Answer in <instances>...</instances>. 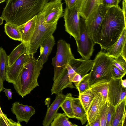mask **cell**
<instances>
[{"label":"cell","mask_w":126,"mask_h":126,"mask_svg":"<svg viewBox=\"0 0 126 126\" xmlns=\"http://www.w3.org/2000/svg\"><path fill=\"white\" fill-rule=\"evenodd\" d=\"M126 28V16L118 5L110 7L98 32L96 44L106 51L117 41Z\"/></svg>","instance_id":"6da1fadb"},{"label":"cell","mask_w":126,"mask_h":126,"mask_svg":"<svg viewBox=\"0 0 126 126\" xmlns=\"http://www.w3.org/2000/svg\"><path fill=\"white\" fill-rule=\"evenodd\" d=\"M49 0H8L1 17L6 23L23 24L41 12Z\"/></svg>","instance_id":"7a4b0ae2"},{"label":"cell","mask_w":126,"mask_h":126,"mask_svg":"<svg viewBox=\"0 0 126 126\" xmlns=\"http://www.w3.org/2000/svg\"><path fill=\"white\" fill-rule=\"evenodd\" d=\"M43 64L41 60L31 55L30 59L13 84L17 93L22 97L39 86L38 79Z\"/></svg>","instance_id":"3957f363"},{"label":"cell","mask_w":126,"mask_h":126,"mask_svg":"<svg viewBox=\"0 0 126 126\" xmlns=\"http://www.w3.org/2000/svg\"><path fill=\"white\" fill-rule=\"evenodd\" d=\"M93 60L92 67L89 73V86L99 82L109 81L112 78L111 68L113 58L101 50Z\"/></svg>","instance_id":"277c9868"},{"label":"cell","mask_w":126,"mask_h":126,"mask_svg":"<svg viewBox=\"0 0 126 126\" xmlns=\"http://www.w3.org/2000/svg\"><path fill=\"white\" fill-rule=\"evenodd\" d=\"M57 22L46 23L42 11L36 15L35 27L27 51L28 54L33 56L44 40L54 32Z\"/></svg>","instance_id":"5b68a950"},{"label":"cell","mask_w":126,"mask_h":126,"mask_svg":"<svg viewBox=\"0 0 126 126\" xmlns=\"http://www.w3.org/2000/svg\"><path fill=\"white\" fill-rule=\"evenodd\" d=\"M57 45L56 54L52 59L54 70L53 81L65 70L67 65L74 58L69 44L61 39L58 41Z\"/></svg>","instance_id":"8992f818"},{"label":"cell","mask_w":126,"mask_h":126,"mask_svg":"<svg viewBox=\"0 0 126 126\" xmlns=\"http://www.w3.org/2000/svg\"><path fill=\"white\" fill-rule=\"evenodd\" d=\"M109 7L99 4L84 19L88 33L94 44H96L98 31Z\"/></svg>","instance_id":"52a82bcc"},{"label":"cell","mask_w":126,"mask_h":126,"mask_svg":"<svg viewBox=\"0 0 126 126\" xmlns=\"http://www.w3.org/2000/svg\"><path fill=\"white\" fill-rule=\"evenodd\" d=\"M79 32V39L76 41L77 51L82 59H89L94 50L95 44L88 33L84 19L82 18H80Z\"/></svg>","instance_id":"ba28073f"},{"label":"cell","mask_w":126,"mask_h":126,"mask_svg":"<svg viewBox=\"0 0 126 126\" xmlns=\"http://www.w3.org/2000/svg\"><path fill=\"white\" fill-rule=\"evenodd\" d=\"M80 16L75 6L71 8L66 6L63 14L65 31L76 41L79 38Z\"/></svg>","instance_id":"9c48e42d"},{"label":"cell","mask_w":126,"mask_h":126,"mask_svg":"<svg viewBox=\"0 0 126 126\" xmlns=\"http://www.w3.org/2000/svg\"><path fill=\"white\" fill-rule=\"evenodd\" d=\"M122 79L112 78L108 82L107 100L114 106L126 98V88L121 84Z\"/></svg>","instance_id":"30bf717a"},{"label":"cell","mask_w":126,"mask_h":126,"mask_svg":"<svg viewBox=\"0 0 126 126\" xmlns=\"http://www.w3.org/2000/svg\"><path fill=\"white\" fill-rule=\"evenodd\" d=\"M31 55L26 52L22 55L10 66L7 67L5 80L9 83L14 84Z\"/></svg>","instance_id":"8fae6325"},{"label":"cell","mask_w":126,"mask_h":126,"mask_svg":"<svg viewBox=\"0 0 126 126\" xmlns=\"http://www.w3.org/2000/svg\"><path fill=\"white\" fill-rule=\"evenodd\" d=\"M42 12L44 14L46 23H50L58 22L63 14L61 1L56 0L47 2L44 6Z\"/></svg>","instance_id":"7c38bea8"},{"label":"cell","mask_w":126,"mask_h":126,"mask_svg":"<svg viewBox=\"0 0 126 126\" xmlns=\"http://www.w3.org/2000/svg\"><path fill=\"white\" fill-rule=\"evenodd\" d=\"M11 110L15 115L17 122L24 121L27 124L35 112L33 107L24 105L17 101L13 103Z\"/></svg>","instance_id":"4fadbf2b"},{"label":"cell","mask_w":126,"mask_h":126,"mask_svg":"<svg viewBox=\"0 0 126 126\" xmlns=\"http://www.w3.org/2000/svg\"><path fill=\"white\" fill-rule=\"evenodd\" d=\"M106 101L100 93L96 94L86 112L87 125L95 120L99 115L102 106Z\"/></svg>","instance_id":"5bb4252c"},{"label":"cell","mask_w":126,"mask_h":126,"mask_svg":"<svg viewBox=\"0 0 126 126\" xmlns=\"http://www.w3.org/2000/svg\"><path fill=\"white\" fill-rule=\"evenodd\" d=\"M65 96L62 92L57 94L55 100L47 109L43 122V126H49L50 125L61 104L64 99Z\"/></svg>","instance_id":"9a60e30c"},{"label":"cell","mask_w":126,"mask_h":126,"mask_svg":"<svg viewBox=\"0 0 126 126\" xmlns=\"http://www.w3.org/2000/svg\"><path fill=\"white\" fill-rule=\"evenodd\" d=\"M36 19V16L25 23L18 26L21 36V42L24 44L27 51L34 31Z\"/></svg>","instance_id":"2e32d148"},{"label":"cell","mask_w":126,"mask_h":126,"mask_svg":"<svg viewBox=\"0 0 126 126\" xmlns=\"http://www.w3.org/2000/svg\"><path fill=\"white\" fill-rule=\"evenodd\" d=\"M126 28H125L117 41L107 51L108 55L113 58L118 57L121 54L126 45Z\"/></svg>","instance_id":"e0dca14e"},{"label":"cell","mask_w":126,"mask_h":126,"mask_svg":"<svg viewBox=\"0 0 126 126\" xmlns=\"http://www.w3.org/2000/svg\"><path fill=\"white\" fill-rule=\"evenodd\" d=\"M71 105L75 118L79 120L84 125L87 121L86 112L78 97H72Z\"/></svg>","instance_id":"ac0fdd59"},{"label":"cell","mask_w":126,"mask_h":126,"mask_svg":"<svg viewBox=\"0 0 126 126\" xmlns=\"http://www.w3.org/2000/svg\"><path fill=\"white\" fill-rule=\"evenodd\" d=\"M54 37L52 35L45 39L43 42L40 47V59L43 64L47 61L48 58L52 51L55 43Z\"/></svg>","instance_id":"d6986e66"},{"label":"cell","mask_w":126,"mask_h":126,"mask_svg":"<svg viewBox=\"0 0 126 126\" xmlns=\"http://www.w3.org/2000/svg\"><path fill=\"white\" fill-rule=\"evenodd\" d=\"M126 98L115 106V110L111 126H122L123 119L126 113Z\"/></svg>","instance_id":"ffe728a7"},{"label":"cell","mask_w":126,"mask_h":126,"mask_svg":"<svg viewBox=\"0 0 126 126\" xmlns=\"http://www.w3.org/2000/svg\"><path fill=\"white\" fill-rule=\"evenodd\" d=\"M27 50L24 44L22 42L16 47L8 56L7 67L11 66L22 55L27 52Z\"/></svg>","instance_id":"44dd1931"},{"label":"cell","mask_w":126,"mask_h":126,"mask_svg":"<svg viewBox=\"0 0 126 126\" xmlns=\"http://www.w3.org/2000/svg\"><path fill=\"white\" fill-rule=\"evenodd\" d=\"M96 94L90 88L79 94L78 98L86 112Z\"/></svg>","instance_id":"7402d4cb"},{"label":"cell","mask_w":126,"mask_h":126,"mask_svg":"<svg viewBox=\"0 0 126 126\" xmlns=\"http://www.w3.org/2000/svg\"><path fill=\"white\" fill-rule=\"evenodd\" d=\"M4 32L11 38L16 41H21V36L18 26L8 23L4 25Z\"/></svg>","instance_id":"603a6c76"},{"label":"cell","mask_w":126,"mask_h":126,"mask_svg":"<svg viewBox=\"0 0 126 126\" xmlns=\"http://www.w3.org/2000/svg\"><path fill=\"white\" fill-rule=\"evenodd\" d=\"M108 82L106 81L99 82L90 86V88L95 94L100 93L105 100H108Z\"/></svg>","instance_id":"cb8c5ba5"},{"label":"cell","mask_w":126,"mask_h":126,"mask_svg":"<svg viewBox=\"0 0 126 126\" xmlns=\"http://www.w3.org/2000/svg\"><path fill=\"white\" fill-rule=\"evenodd\" d=\"M69 118L64 113H57L51 122V126H77V125L73 124L68 120Z\"/></svg>","instance_id":"d4e9b609"},{"label":"cell","mask_w":126,"mask_h":126,"mask_svg":"<svg viewBox=\"0 0 126 126\" xmlns=\"http://www.w3.org/2000/svg\"><path fill=\"white\" fill-rule=\"evenodd\" d=\"M65 95V98L61 104L60 107L67 117L70 118H75L71 105L72 94L69 93Z\"/></svg>","instance_id":"484cf974"},{"label":"cell","mask_w":126,"mask_h":126,"mask_svg":"<svg viewBox=\"0 0 126 126\" xmlns=\"http://www.w3.org/2000/svg\"><path fill=\"white\" fill-rule=\"evenodd\" d=\"M8 56L5 50L0 47V77L4 81L5 80L6 70L8 65Z\"/></svg>","instance_id":"4316f807"},{"label":"cell","mask_w":126,"mask_h":126,"mask_svg":"<svg viewBox=\"0 0 126 126\" xmlns=\"http://www.w3.org/2000/svg\"><path fill=\"white\" fill-rule=\"evenodd\" d=\"M89 78V74L87 73L83 76L79 81L74 83L79 94L83 92L90 88Z\"/></svg>","instance_id":"83f0119b"},{"label":"cell","mask_w":126,"mask_h":126,"mask_svg":"<svg viewBox=\"0 0 126 126\" xmlns=\"http://www.w3.org/2000/svg\"><path fill=\"white\" fill-rule=\"evenodd\" d=\"M101 0H90L88 2L81 16L86 19L94 9L99 4H101Z\"/></svg>","instance_id":"f1b7e54d"},{"label":"cell","mask_w":126,"mask_h":126,"mask_svg":"<svg viewBox=\"0 0 126 126\" xmlns=\"http://www.w3.org/2000/svg\"><path fill=\"white\" fill-rule=\"evenodd\" d=\"M108 105V102L107 100L101 107L99 113L100 126H106Z\"/></svg>","instance_id":"f546056e"},{"label":"cell","mask_w":126,"mask_h":126,"mask_svg":"<svg viewBox=\"0 0 126 126\" xmlns=\"http://www.w3.org/2000/svg\"><path fill=\"white\" fill-rule=\"evenodd\" d=\"M112 64L126 73V60L120 55L116 58H113Z\"/></svg>","instance_id":"4dcf8cb0"},{"label":"cell","mask_w":126,"mask_h":126,"mask_svg":"<svg viewBox=\"0 0 126 126\" xmlns=\"http://www.w3.org/2000/svg\"><path fill=\"white\" fill-rule=\"evenodd\" d=\"M115 106L108 102V111L106 126H111L115 110Z\"/></svg>","instance_id":"1f68e13d"},{"label":"cell","mask_w":126,"mask_h":126,"mask_svg":"<svg viewBox=\"0 0 126 126\" xmlns=\"http://www.w3.org/2000/svg\"><path fill=\"white\" fill-rule=\"evenodd\" d=\"M20 123L16 122L10 118L4 119L0 115V126H21Z\"/></svg>","instance_id":"d6a6232c"},{"label":"cell","mask_w":126,"mask_h":126,"mask_svg":"<svg viewBox=\"0 0 126 126\" xmlns=\"http://www.w3.org/2000/svg\"><path fill=\"white\" fill-rule=\"evenodd\" d=\"M90 0H77L75 6L80 16L82 15L86 6Z\"/></svg>","instance_id":"836d02e7"},{"label":"cell","mask_w":126,"mask_h":126,"mask_svg":"<svg viewBox=\"0 0 126 126\" xmlns=\"http://www.w3.org/2000/svg\"><path fill=\"white\" fill-rule=\"evenodd\" d=\"M112 78L114 79L122 78L126 73L112 64L111 68Z\"/></svg>","instance_id":"e575fe53"},{"label":"cell","mask_w":126,"mask_h":126,"mask_svg":"<svg viewBox=\"0 0 126 126\" xmlns=\"http://www.w3.org/2000/svg\"><path fill=\"white\" fill-rule=\"evenodd\" d=\"M120 0H101L100 4L108 7L117 6L120 3Z\"/></svg>","instance_id":"d590c367"},{"label":"cell","mask_w":126,"mask_h":126,"mask_svg":"<svg viewBox=\"0 0 126 126\" xmlns=\"http://www.w3.org/2000/svg\"><path fill=\"white\" fill-rule=\"evenodd\" d=\"M77 0H64L66 4V6L71 8L75 6Z\"/></svg>","instance_id":"8d00e7d4"},{"label":"cell","mask_w":126,"mask_h":126,"mask_svg":"<svg viewBox=\"0 0 126 126\" xmlns=\"http://www.w3.org/2000/svg\"><path fill=\"white\" fill-rule=\"evenodd\" d=\"M4 92L5 93L6 96L7 97L8 99H12V93L11 89L4 88Z\"/></svg>","instance_id":"74e56055"},{"label":"cell","mask_w":126,"mask_h":126,"mask_svg":"<svg viewBox=\"0 0 126 126\" xmlns=\"http://www.w3.org/2000/svg\"><path fill=\"white\" fill-rule=\"evenodd\" d=\"M100 120L99 115L94 121L88 124L87 126H100Z\"/></svg>","instance_id":"f35d334b"},{"label":"cell","mask_w":126,"mask_h":126,"mask_svg":"<svg viewBox=\"0 0 126 126\" xmlns=\"http://www.w3.org/2000/svg\"><path fill=\"white\" fill-rule=\"evenodd\" d=\"M126 45H125L122 51L121 54L120 55L126 60Z\"/></svg>","instance_id":"ab89813d"},{"label":"cell","mask_w":126,"mask_h":126,"mask_svg":"<svg viewBox=\"0 0 126 126\" xmlns=\"http://www.w3.org/2000/svg\"><path fill=\"white\" fill-rule=\"evenodd\" d=\"M126 1L124 0H123L122 3V10L125 16H126Z\"/></svg>","instance_id":"60d3db41"},{"label":"cell","mask_w":126,"mask_h":126,"mask_svg":"<svg viewBox=\"0 0 126 126\" xmlns=\"http://www.w3.org/2000/svg\"><path fill=\"white\" fill-rule=\"evenodd\" d=\"M4 81L0 77V94L1 92L3 89H4L3 86V81Z\"/></svg>","instance_id":"b9f144b4"},{"label":"cell","mask_w":126,"mask_h":126,"mask_svg":"<svg viewBox=\"0 0 126 126\" xmlns=\"http://www.w3.org/2000/svg\"><path fill=\"white\" fill-rule=\"evenodd\" d=\"M0 115H1V116L3 117V118L4 119H7L8 118L7 117V115L6 114H5L4 113H3L1 110L0 105Z\"/></svg>","instance_id":"7bdbcfd3"},{"label":"cell","mask_w":126,"mask_h":126,"mask_svg":"<svg viewBox=\"0 0 126 126\" xmlns=\"http://www.w3.org/2000/svg\"><path fill=\"white\" fill-rule=\"evenodd\" d=\"M121 84L122 86L125 88H126V79L121 80Z\"/></svg>","instance_id":"ee69618b"},{"label":"cell","mask_w":126,"mask_h":126,"mask_svg":"<svg viewBox=\"0 0 126 126\" xmlns=\"http://www.w3.org/2000/svg\"><path fill=\"white\" fill-rule=\"evenodd\" d=\"M4 19L1 17H0V26L2 24Z\"/></svg>","instance_id":"f6af8a7d"},{"label":"cell","mask_w":126,"mask_h":126,"mask_svg":"<svg viewBox=\"0 0 126 126\" xmlns=\"http://www.w3.org/2000/svg\"><path fill=\"white\" fill-rule=\"evenodd\" d=\"M6 0H0V3L4 2Z\"/></svg>","instance_id":"bcb514c9"},{"label":"cell","mask_w":126,"mask_h":126,"mask_svg":"<svg viewBox=\"0 0 126 126\" xmlns=\"http://www.w3.org/2000/svg\"><path fill=\"white\" fill-rule=\"evenodd\" d=\"M50 0V1H54V0ZM60 0L61 1H62V0Z\"/></svg>","instance_id":"7dc6e473"},{"label":"cell","mask_w":126,"mask_h":126,"mask_svg":"<svg viewBox=\"0 0 126 126\" xmlns=\"http://www.w3.org/2000/svg\"><path fill=\"white\" fill-rule=\"evenodd\" d=\"M124 0V1H126V0Z\"/></svg>","instance_id":"c3c4849f"}]
</instances>
